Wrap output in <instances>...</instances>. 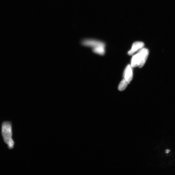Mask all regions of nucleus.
<instances>
[{
	"label": "nucleus",
	"instance_id": "obj_4",
	"mask_svg": "<svg viewBox=\"0 0 175 175\" xmlns=\"http://www.w3.org/2000/svg\"><path fill=\"white\" fill-rule=\"evenodd\" d=\"M131 65H128L123 72V77L129 83L131 82L133 77V70Z\"/></svg>",
	"mask_w": 175,
	"mask_h": 175
},
{
	"label": "nucleus",
	"instance_id": "obj_3",
	"mask_svg": "<svg viewBox=\"0 0 175 175\" xmlns=\"http://www.w3.org/2000/svg\"><path fill=\"white\" fill-rule=\"evenodd\" d=\"M82 43L84 45L92 47L93 48L98 47L105 46V45L103 42L93 40H85L82 42Z\"/></svg>",
	"mask_w": 175,
	"mask_h": 175
},
{
	"label": "nucleus",
	"instance_id": "obj_5",
	"mask_svg": "<svg viewBox=\"0 0 175 175\" xmlns=\"http://www.w3.org/2000/svg\"><path fill=\"white\" fill-rule=\"evenodd\" d=\"M144 44L141 42H134L132 45L131 49L130 50L128 54L129 55H133L134 53L144 48Z\"/></svg>",
	"mask_w": 175,
	"mask_h": 175
},
{
	"label": "nucleus",
	"instance_id": "obj_7",
	"mask_svg": "<svg viewBox=\"0 0 175 175\" xmlns=\"http://www.w3.org/2000/svg\"><path fill=\"white\" fill-rule=\"evenodd\" d=\"M93 51L96 53L101 55H104L105 52V47L100 46L93 48Z\"/></svg>",
	"mask_w": 175,
	"mask_h": 175
},
{
	"label": "nucleus",
	"instance_id": "obj_2",
	"mask_svg": "<svg viewBox=\"0 0 175 175\" xmlns=\"http://www.w3.org/2000/svg\"><path fill=\"white\" fill-rule=\"evenodd\" d=\"M149 53V50L146 48H143L139 50L132 58V67L134 68L138 67L140 68L143 67L146 62Z\"/></svg>",
	"mask_w": 175,
	"mask_h": 175
},
{
	"label": "nucleus",
	"instance_id": "obj_6",
	"mask_svg": "<svg viewBox=\"0 0 175 175\" xmlns=\"http://www.w3.org/2000/svg\"><path fill=\"white\" fill-rule=\"evenodd\" d=\"M129 83L124 79H123L119 85L118 89L119 91H122L124 90L127 86Z\"/></svg>",
	"mask_w": 175,
	"mask_h": 175
},
{
	"label": "nucleus",
	"instance_id": "obj_1",
	"mask_svg": "<svg viewBox=\"0 0 175 175\" xmlns=\"http://www.w3.org/2000/svg\"><path fill=\"white\" fill-rule=\"evenodd\" d=\"M1 135L3 141L10 150L14 148L15 142L13 138V132L12 123L11 121H4L1 124Z\"/></svg>",
	"mask_w": 175,
	"mask_h": 175
},
{
	"label": "nucleus",
	"instance_id": "obj_8",
	"mask_svg": "<svg viewBox=\"0 0 175 175\" xmlns=\"http://www.w3.org/2000/svg\"><path fill=\"white\" fill-rule=\"evenodd\" d=\"M170 152V150H169V149H168V150H166L165 151V153H166L168 154V153Z\"/></svg>",
	"mask_w": 175,
	"mask_h": 175
}]
</instances>
